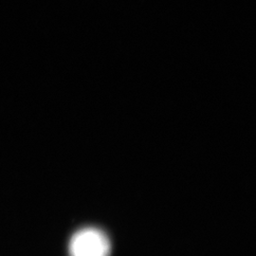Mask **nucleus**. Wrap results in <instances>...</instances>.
<instances>
[{
  "label": "nucleus",
  "instance_id": "f257e3e1",
  "mask_svg": "<svg viewBox=\"0 0 256 256\" xmlns=\"http://www.w3.org/2000/svg\"><path fill=\"white\" fill-rule=\"evenodd\" d=\"M110 238L98 228L78 230L68 242V256H110Z\"/></svg>",
  "mask_w": 256,
  "mask_h": 256
}]
</instances>
